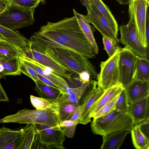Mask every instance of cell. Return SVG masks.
<instances>
[{
	"instance_id": "ac0fdd59",
	"label": "cell",
	"mask_w": 149,
	"mask_h": 149,
	"mask_svg": "<svg viewBox=\"0 0 149 149\" xmlns=\"http://www.w3.org/2000/svg\"><path fill=\"white\" fill-rule=\"evenodd\" d=\"M149 96L129 104L128 113L134 125L141 123L149 118Z\"/></svg>"
},
{
	"instance_id": "83f0119b",
	"label": "cell",
	"mask_w": 149,
	"mask_h": 149,
	"mask_svg": "<svg viewBox=\"0 0 149 149\" xmlns=\"http://www.w3.org/2000/svg\"><path fill=\"white\" fill-rule=\"evenodd\" d=\"M132 143L137 149H149V139L142 133L139 124L134 125L130 130Z\"/></svg>"
},
{
	"instance_id": "ab89813d",
	"label": "cell",
	"mask_w": 149,
	"mask_h": 149,
	"mask_svg": "<svg viewBox=\"0 0 149 149\" xmlns=\"http://www.w3.org/2000/svg\"><path fill=\"white\" fill-rule=\"evenodd\" d=\"M83 104L79 105L76 108L70 120L78 124Z\"/></svg>"
},
{
	"instance_id": "f1b7e54d",
	"label": "cell",
	"mask_w": 149,
	"mask_h": 149,
	"mask_svg": "<svg viewBox=\"0 0 149 149\" xmlns=\"http://www.w3.org/2000/svg\"><path fill=\"white\" fill-rule=\"evenodd\" d=\"M149 80V61L147 58L136 56V69L134 79Z\"/></svg>"
},
{
	"instance_id": "9a60e30c",
	"label": "cell",
	"mask_w": 149,
	"mask_h": 149,
	"mask_svg": "<svg viewBox=\"0 0 149 149\" xmlns=\"http://www.w3.org/2000/svg\"><path fill=\"white\" fill-rule=\"evenodd\" d=\"M23 131V128L0 127V149H19Z\"/></svg>"
},
{
	"instance_id": "ba28073f",
	"label": "cell",
	"mask_w": 149,
	"mask_h": 149,
	"mask_svg": "<svg viewBox=\"0 0 149 149\" xmlns=\"http://www.w3.org/2000/svg\"><path fill=\"white\" fill-rule=\"evenodd\" d=\"M120 47L108 59L100 63L101 70L97 76L98 87L104 90L118 83V60Z\"/></svg>"
},
{
	"instance_id": "d6a6232c",
	"label": "cell",
	"mask_w": 149,
	"mask_h": 149,
	"mask_svg": "<svg viewBox=\"0 0 149 149\" xmlns=\"http://www.w3.org/2000/svg\"><path fill=\"white\" fill-rule=\"evenodd\" d=\"M30 101L32 106L37 110H44L47 108H50L53 105L46 99L31 95Z\"/></svg>"
},
{
	"instance_id": "7c38bea8",
	"label": "cell",
	"mask_w": 149,
	"mask_h": 149,
	"mask_svg": "<svg viewBox=\"0 0 149 149\" xmlns=\"http://www.w3.org/2000/svg\"><path fill=\"white\" fill-rule=\"evenodd\" d=\"M19 58L32 68L37 74L45 78L59 87L61 91V93H65V90L69 86L64 78L54 73L50 68L32 60L23 54L19 56Z\"/></svg>"
},
{
	"instance_id": "bcb514c9",
	"label": "cell",
	"mask_w": 149,
	"mask_h": 149,
	"mask_svg": "<svg viewBox=\"0 0 149 149\" xmlns=\"http://www.w3.org/2000/svg\"><path fill=\"white\" fill-rule=\"evenodd\" d=\"M35 1H38L39 2H41L42 4H45L46 3L45 0H34Z\"/></svg>"
},
{
	"instance_id": "4dcf8cb0",
	"label": "cell",
	"mask_w": 149,
	"mask_h": 149,
	"mask_svg": "<svg viewBox=\"0 0 149 149\" xmlns=\"http://www.w3.org/2000/svg\"><path fill=\"white\" fill-rule=\"evenodd\" d=\"M120 93L117 94L110 102L103 106L92 117L93 119L103 117L115 110L116 102Z\"/></svg>"
},
{
	"instance_id": "8992f818",
	"label": "cell",
	"mask_w": 149,
	"mask_h": 149,
	"mask_svg": "<svg viewBox=\"0 0 149 149\" xmlns=\"http://www.w3.org/2000/svg\"><path fill=\"white\" fill-rule=\"evenodd\" d=\"M128 14L133 18L136 31L142 45L146 49L149 56V45L146 34V21L148 11L149 0H129Z\"/></svg>"
},
{
	"instance_id": "7a4b0ae2",
	"label": "cell",
	"mask_w": 149,
	"mask_h": 149,
	"mask_svg": "<svg viewBox=\"0 0 149 149\" xmlns=\"http://www.w3.org/2000/svg\"><path fill=\"white\" fill-rule=\"evenodd\" d=\"M32 48L45 54L66 67L70 71L79 76L84 71L93 77H97L95 68L88 60L75 52L56 45L45 42L33 37L29 39Z\"/></svg>"
},
{
	"instance_id": "484cf974",
	"label": "cell",
	"mask_w": 149,
	"mask_h": 149,
	"mask_svg": "<svg viewBox=\"0 0 149 149\" xmlns=\"http://www.w3.org/2000/svg\"><path fill=\"white\" fill-rule=\"evenodd\" d=\"M36 85L34 91L40 97L49 99H54L61 94L59 90L50 86L45 83L38 81L35 82Z\"/></svg>"
},
{
	"instance_id": "7dc6e473",
	"label": "cell",
	"mask_w": 149,
	"mask_h": 149,
	"mask_svg": "<svg viewBox=\"0 0 149 149\" xmlns=\"http://www.w3.org/2000/svg\"><path fill=\"white\" fill-rule=\"evenodd\" d=\"M8 0H0V1L3 2H4L5 1H6Z\"/></svg>"
},
{
	"instance_id": "7402d4cb",
	"label": "cell",
	"mask_w": 149,
	"mask_h": 149,
	"mask_svg": "<svg viewBox=\"0 0 149 149\" xmlns=\"http://www.w3.org/2000/svg\"><path fill=\"white\" fill-rule=\"evenodd\" d=\"M0 64L3 68L0 74L2 77L6 75H20L19 57L9 58L0 55Z\"/></svg>"
},
{
	"instance_id": "d590c367",
	"label": "cell",
	"mask_w": 149,
	"mask_h": 149,
	"mask_svg": "<svg viewBox=\"0 0 149 149\" xmlns=\"http://www.w3.org/2000/svg\"><path fill=\"white\" fill-rule=\"evenodd\" d=\"M102 40L104 49L106 51L109 57L111 56L119 47L117 43L113 40L104 36H103Z\"/></svg>"
},
{
	"instance_id": "8d00e7d4",
	"label": "cell",
	"mask_w": 149,
	"mask_h": 149,
	"mask_svg": "<svg viewBox=\"0 0 149 149\" xmlns=\"http://www.w3.org/2000/svg\"><path fill=\"white\" fill-rule=\"evenodd\" d=\"M13 4L22 8L29 9H35L37 7L40 2L34 0H8Z\"/></svg>"
},
{
	"instance_id": "1f68e13d",
	"label": "cell",
	"mask_w": 149,
	"mask_h": 149,
	"mask_svg": "<svg viewBox=\"0 0 149 149\" xmlns=\"http://www.w3.org/2000/svg\"><path fill=\"white\" fill-rule=\"evenodd\" d=\"M129 106L126 92L124 88L119 93L117 100L115 105V110L118 112H128Z\"/></svg>"
},
{
	"instance_id": "5bb4252c",
	"label": "cell",
	"mask_w": 149,
	"mask_h": 149,
	"mask_svg": "<svg viewBox=\"0 0 149 149\" xmlns=\"http://www.w3.org/2000/svg\"><path fill=\"white\" fill-rule=\"evenodd\" d=\"M92 80L82 84L75 88L68 87L65 90V93L61 95L54 99H47L52 104L56 106L68 104H78L83 95L91 85Z\"/></svg>"
},
{
	"instance_id": "cb8c5ba5",
	"label": "cell",
	"mask_w": 149,
	"mask_h": 149,
	"mask_svg": "<svg viewBox=\"0 0 149 149\" xmlns=\"http://www.w3.org/2000/svg\"><path fill=\"white\" fill-rule=\"evenodd\" d=\"M74 16L76 17L79 26L82 32L95 49L97 54L99 49L94 38L90 23L85 17L81 14L74 9L73 10Z\"/></svg>"
},
{
	"instance_id": "8fae6325",
	"label": "cell",
	"mask_w": 149,
	"mask_h": 149,
	"mask_svg": "<svg viewBox=\"0 0 149 149\" xmlns=\"http://www.w3.org/2000/svg\"><path fill=\"white\" fill-rule=\"evenodd\" d=\"M22 49V54L50 68L55 74L72 81L71 74H68V70L58 62L43 53L31 48L29 45Z\"/></svg>"
},
{
	"instance_id": "7bdbcfd3",
	"label": "cell",
	"mask_w": 149,
	"mask_h": 149,
	"mask_svg": "<svg viewBox=\"0 0 149 149\" xmlns=\"http://www.w3.org/2000/svg\"><path fill=\"white\" fill-rule=\"evenodd\" d=\"M81 4L85 6L86 8L88 13H89L91 8V2L90 0H80Z\"/></svg>"
},
{
	"instance_id": "836d02e7",
	"label": "cell",
	"mask_w": 149,
	"mask_h": 149,
	"mask_svg": "<svg viewBox=\"0 0 149 149\" xmlns=\"http://www.w3.org/2000/svg\"><path fill=\"white\" fill-rule=\"evenodd\" d=\"M77 124L70 119L62 122L59 127L62 130L64 135L68 138H72L74 134L75 130Z\"/></svg>"
},
{
	"instance_id": "e575fe53",
	"label": "cell",
	"mask_w": 149,
	"mask_h": 149,
	"mask_svg": "<svg viewBox=\"0 0 149 149\" xmlns=\"http://www.w3.org/2000/svg\"><path fill=\"white\" fill-rule=\"evenodd\" d=\"M19 59L21 72L31 78L34 82L40 81L36 72L28 65L24 62L19 58Z\"/></svg>"
},
{
	"instance_id": "44dd1931",
	"label": "cell",
	"mask_w": 149,
	"mask_h": 149,
	"mask_svg": "<svg viewBox=\"0 0 149 149\" xmlns=\"http://www.w3.org/2000/svg\"><path fill=\"white\" fill-rule=\"evenodd\" d=\"M130 131L127 130H118L103 136L101 149H119Z\"/></svg>"
},
{
	"instance_id": "ffe728a7",
	"label": "cell",
	"mask_w": 149,
	"mask_h": 149,
	"mask_svg": "<svg viewBox=\"0 0 149 149\" xmlns=\"http://www.w3.org/2000/svg\"><path fill=\"white\" fill-rule=\"evenodd\" d=\"M38 133L35 125L27 124L23 128L19 149H38Z\"/></svg>"
},
{
	"instance_id": "5b68a950",
	"label": "cell",
	"mask_w": 149,
	"mask_h": 149,
	"mask_svg": "<svg viewBox=\"0 0 149 149\" xmlns=\"http://www.w3.org/2000/svg\"><path fill=\"white\" fill-rule=\"evenodd\" d=\"M35 9L23 8L8 0L0 12V25L12 31L29 26L34 22Z\"/></svg>"
},
{
	"instance_id": "f6af8a7d",
	"label": "cell",
	"mask_w": 149,
	"mask_h": 149,
	"mask_svg": "<svg viewBox=\"0 0 149 149\" xmlns=\"http://www.w3.org/2000/svg\"><path fill=\"white\" fill-rule=\"evenodd\" d=\"M3 3H5V2L0 1V12L4 8L5 5H3Z\"/></svg>"
},
{
	"instance_id": "30bf717a",
	"label": "cell",
	"mask_w": 149,
	"mask_h": 149,
	"mask_svg": "<svg viewBox=\"0 0 149 149\" xmlns=\"http://www.w3.org/2000/svg\"><path fill=\"white\" fill-rule=\"evenodd\" d=\"M129 17L128 23L119 27L120 42L131 49L136 56L148 59L146 49L142 45L137 33L134 19L132 16Z\"/></svg>"
},
{
	"instance_id": "f35d334b",
	"label": "cell",
	"mask_w": 149,
	"mask_h": 149,
	"mask_svg": "<svg viewBox=\"0 0 149 149\" xmlns=\"http://www.w3.org/2000/svg\"><path fill=\"white\" fill-rule=\"evenodd\" d=\"M77 80L82 84L88 82L90 80L91 75L88 71H84L81 72L79 75Z\"/></svg>"
},
{
	"instance_id": "4316f807",
	"label": "cell",
	"mask_w": 149,
	"mask_h": 149,
	"mask_svg": "<svg viewBox=\"0 0 149 149\" xmlns=\"http://www.w3.org/2000/svg\"><path fill=\"white\" fill-rule=\"evenodd\" d=\"M23 52L22 49L5 39L0 37V55L9 58L19 57Z\"/></svg>"
},
{
	"instance_id": "277c9868",
	"label": "cell",
	"mask_w": 149,
	"mask_h": 149,
	"mask_svg": "<svg viewBox=\"0 0 149 149\" xmlns=\"http://www.w3.org/2000/svg\"><path fill=\"white\" fill-rule=\"evenodd\" d=\"M134 125L128 113L118 112L115 110L103 117L93 119L91 126L93 134L103 136L118 130L130 131Z\"/></svg>"
},
{
	"instance_id": "681fc988",
	"label": "cell",
	"mask_w": 149,
	"mask_h": 149,
	"mask_svg": "<svg viewBox=\"0 0 149 149\" xmlns=\"http://www.w3.org/2000/svg\"><path fill=\"white\" fill-rule=\"evenodd\" d=\"M116 1H118V2L119 0H115Z\"/></svg>"
},
{
	"instance_id": "d4e9b609",
	"label": "cell",
	"mask_w": 149,
	"mask_h": 149,
	"mask_svg": "<svg viewBox=\"0 0 149 149\" xmlns=\"http://www.w3.org/2000/svg\"><path fill=\"white\" fill-rule=\"evenodd\" d=\"M92 4L97 8L106 18L115 34L118 36V26L117 22L109 7L102 0H90Z\"/></svg>"
},
{
	"instance_id": "2e32d148",
	"label": "cell",
	"mask_w": 149,
	"mask_h": 149,
	"mask_svg": "<svg viewBox=\"0 0 149 149\" xmlns=\"http://www.w3.org/2000/svg\"><path fill=\"white\" fill-rule=\"evenodd\" d=\"M124 88L130 104L149 96V80L134 79Z\"/></svg>"
},
{
	"instance_id": "74e56055",
	"label": "cell",
	"mask_w": 149,
	"mask_h": 149,
	"mask_svg": "<svg viewBox=\"0 0 149 149\" xmlns=\"http://www.w3.org/2000/svg\"><path fill=\"white\" fill-rule=\"evenodd\" d=\"M139 124L141 132L147 139H149V118Z\"/></svg>"
},
{
	"instance_id": "c3c4849f",
	"label": "cell",
	"mask_w": 149,
	"mask_h": 149,
	"mask_svg": "<svg viewBox=\"0 0 149 149\" xmlns=\"http://www.w3.org/2000/svg\"><path fill=\"white\" fill-rule=\"evenodd\" d=\"M0 37H2V38H3V37L1 35H0Z\"/></svg>"
},
{
	"instance_id": "603a6c76",
	"label": "cell",
	"mask_w": 149,
	"mask_h": 149,
	"mask_svg": "<svg viewBox=\"0 0 149 149\" xmlns=\"http://www.w3.org/2000/svg\"><path fill=\"white\" fill-rule=\"evenodd\" d=\"M0 34L18 47L22 49L29 46V39L14 31L10 30L0 25Z\"/></svg>"
},
{
	"instance_id": "9c48e42d",
	"label": "cell",
	"mask_w": 149,
	"mask_h": 149,
	"mask_svg": "<svg viewBox=\"0 0 149 149\" xmlns=\"http://www.w3.org/2000/svg\"><path fill=\"white\" fill-rule=\"evenodd\" d=\"M35 125L38 131V149H64L63 143L65 139L61 127L40 124Z\"/></svg>"
},
{
	"instance_id": "ee69618b",
	"label": "cell",
	"mask_w": 149,
	"mask_h": 149,
	"mask_svg": "<svg viewBox=\"0 0 149 149\" xmlns=\"http://www.w3.org/2000/svg\"><path fill=\"white\" fill-rule=\"evenodd\" d=\"M118 2L121 5H127L129 4V0H119Z\"/></svg>"
},
{
	"instance_id": "4fadbf2b",
	"label": "cell",
	"mask_w": 149,
	"mask_h": 149,
	"mask_svg": "<svg viewBox=\"0 0 149 149\" xmlns=\"http://www.w3.org/2000/svg\"><path fill=\"white\" fill-rule=\"evenodd\" d=\"M85 17L103 36L113 40L117 43L120 42V39L107 20L93 4L91 5L90 12L87 13Z\"/></svg>"
},
{
	"instance_id": "60d3db41",
	"label": "cell",
	"mask_w": 149,
	"mask_h": 149,
	"mask_svg": "<svg viewBox=\"0 0 149 149\" xmlns=\"http://www.w3.org/2000/svg\"><path fill=\"white\" fill-rule=\"evenodd\" d=\"M2 77L0 74V101L9 102V100L0 82V79Z\"/></svg>"
},
{
	"instance_id": "d6986e66",
	"label": "cell",
	"mask_w": 149,
	"mask_h": 149,
	"mask_svg": "<svg viewBox=\"0 0 149 149\" xmlns=\"http://www.w3.org/2000/svg\"><path fill=\"white\" fill-rule=\"evenodd\" d=\"M124 88L122 85L118 83L104 90V92L94 103L90 112V117L93 116L103 106L110 102Z\"/></svg>"
},
{
	"instance_id": "e0dca14e",
	"label": "cell",
	"mask_w": 149,
	"mask_h": 149,
	"mask_svg": "<svg viewBox=\"0 0 149 149\" xmlns=\"http://www.w3.org/2000/svg\"><path fill=\"white\" fill-rule=\"evenodd\" d=\"M95 86L91 88L84 98L82 108L78 124L86 125L90 122V110L94 103L102 95L104 90Z\"/></svg>"
},
{
	"instance_id": "b9f144b4",
	"label": "cell",
	"mask_w": 149,
	"mask_h": 149,
	"mask_svg": "<svg viewBox=\"0 0 149 149\" xmlns=\"http://www.w3.org/2000/svg\"><path fill=\"white\" fill-rule=\"evenodd\" d=\"M146 34L147 41L149 45V16L148 11H147L146 17Z\"/></svg>"
},
{
	"instance_id": "f546056e",
	"label": "cell",
	"mask_w": 149,
	"mask_h": 149,
	"mask_svg": "<svg viewBox=\"0 0 149 149\" xmlns=\"http://www.w3.org/2000/svg\"><path fill=\"white\" fill-rule=\"evenodd\" d=\"M79 105L78 104H68L57 106L61 123L64 120L70 119Z\"/></svg>"
},
{
	"instance_id": "6da1fadb",
	"label": "cell",
	"mask_w": 149,
	"mask_h": 149,
	"mask_svg": "<svg viewBox=\"0 0 149 149\" xmlns=\"http://www.w3.org/2000/svg\"><path fill=\"white\" fill-rule=\"evenodd\" d=\"M32 36L41 41L70 49L87 59L95 57V49L74 16L48 22Z\"/></svg>"
},
{
	"instance_id": "52a82bcc",
	"label": "cell",
	"mask_w": 149,
	"mask_h": 149,
	"mask_svg": "<svg viewBox=\"0 0 149 149\" xmlns=\"http://www.w3.org/2000/svg\"><path fill=\"white\" fill-rule=\"evenodd\" d=\"M136 56L128 47L120 48L118 60V83L124 88L134 79Z\"/></svg>"
},
{
	"instance_id": "3957f363",
	"label": "cell",
	"mask_w": 149,
	"mask_h": 149,
	"mask_svg": "<svg viewBox=\"0 0 149 149\" xmlns=\"http://www.w3.org/2000/svg\"><path fill=\"white\" fill-rule=\"evenodd\" d=\"M44 110L24 109L0 120L1 123H8L20 124H40L51 127L59 126L61 123L57 106Z\"/></svg>"
}]
</instances>
